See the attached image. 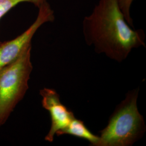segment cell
<instances>
[{"label":"cell","instance_id":"cell-1","mask_svg":"<svg viewBox=\"0 0 146 146\" xmlns=\"http://www.w3.org/2000/svg\"><path fill=\"white\" fill-rule=\"evenodd\" d=\"M84 41L98 54H104L118 62L128 58L133 49L145 47V34L127 23L117 0H99L82 23Z\"/></svg>","mask_w":146,"mask_h":146},{"label":"cell","instance_id":"cell-2","mask_svg":"<svg viewBox=\"0 0 146 146\" xmlns=\"http://www.w3.org/2000/svg\"><path fill=\"white\" fill-rule=\"evenodd\" d=\"M139 92V88L128 92L117 106L107 126L100 131L98 146H132L144 135L146 125L137 106Z\"/></svg>","mask_w":146,"mask_h":146},{"label":"cell","instance_id":"cell-3","mask_svg":"<svg viewBox=\"0 0 146 146\" xmlns=\"http://www.w3.org/2000/svg\"><path fill=\"white\" fill-rule=\"evenodd\" d=\"M31 43L19 56L0 71V128L26 93L33 70Z\"/></svg>","mask_w":146,"mask_h":146},{"label":"cell","instance_id":"cell-4","mask_svg":"<svg viewBox=\"0 0 146 146\" xmlns=\"http://www.w3.org/2000/svg\"><path fill=\"white\" fill-rule=\"evenodd\" d=\"M38 8L36 20L26 31L13 40L0 42V71L15 60L24 49L31 43L34 35L43 25L55 20V12L48 2Z\"/></svg>","mask_w":146,"mask_h":146},{"label":"cell","instance_id":"cell-5","mask_svg":"<svg viewBox=\"0 0 146 146\" xmlns=\"http://www.w3.org/2000/svg\"><path fill=\"white\" fill-rule=\"evenodd\" d=\"M40 94L42 96V107L48 111L51 118L50 128L44 140L52 142L56 133L66 128L75 117L61 103L60 95L54 89L44 88L40 90Z\"/></svg>","mask_w":146,"mask_h":146},{"label":"cell","instance_id":"cell-6","mask_svg":"<svg viewBox=\"0 0 146 146\" xmlns=\"http://www.w3.org/2000/svg\"><path fill=\"white\" fill-rule=\"evenodd\" d=\"M56 135L58 136L69 135L83 139L89 141L91 146H98L100 142L99 136L93 134L84 125V121L76 117L73 119L66 128L57 132Z\"/></svg>","mask_w":146,"mask_h":146},{"label":"cell","instance_id":"cell-7","mask_svg":"<svg viewBox=\"0 0 146 146\" xmlns=\"http://www.w3.org/2000/svg\"><path fill=\"white\" fill-rule=\"evenodd\" d=\"M47 2L48 0H0V20L12 8L21 3H31L38 8Z\"/></svg>","mask_w":146,"mask_h":146},{"label":"cell","instance_id":"cell-8","mask_svg":"<svg viewBox=\"0 0 146 146\" xmlns=\"http://www.w3.org/2000/svg\"><path fill=\"white\" fill-rule=\"evenodd\" d=\"M134 0H117L120 11L124 16L125 20L131 27L134 28L133 20L131 14V6Z\"/></svg>","mask_w":146,"mask_h":146}]
</instances>
